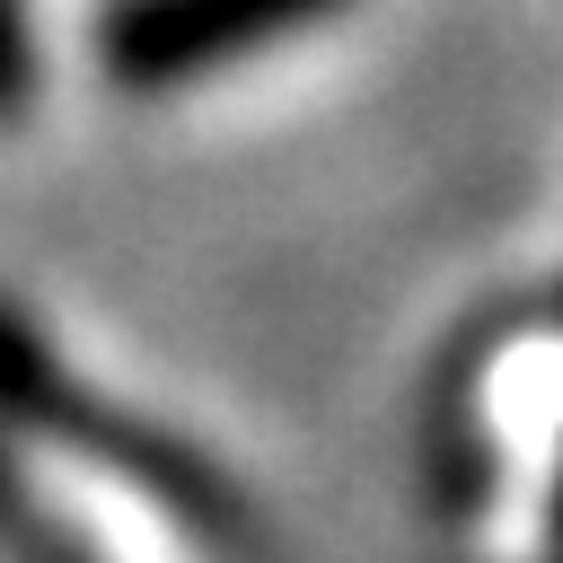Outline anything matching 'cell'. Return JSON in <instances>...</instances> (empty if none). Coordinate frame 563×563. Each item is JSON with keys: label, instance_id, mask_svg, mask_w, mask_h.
<instances>
[{"label": "cell", "instance_id": "obj_2", "mask_svg": "<svg viewBox=\"0 0 563 563\" xmlns=\"http://www.w3.org/2000/svg\"><path fill=\"white\" fill-rule=\"evenodd\" d=\"M343 9L352 0H106L97 70L132 97H167V88H194V79H211L264 44H290Z\"/></svg>", "mask_w": 563, "mask_h": 563}, {"label": "cell", "instance_id": "obj_4", "mask_svg": "<svg viewBox=\"0 0 563 563\" xmlns=\"http://www.w3.org/2000/svg\"><path fill=\"white\" fill-rule=\"evenodd\" d=\"M35 97V9L0 0V123H18Z\"/></svg>", "mask_w": 563, "mask_h": 563}, {"label": "cell", "instance_id": "obj_5", "mask_svg": "<svg viewBox=\"0 0 563 563\" xmlns=\"http://www.w3.org/2000/svg\"><path fill=\"white\" fill-rule=\"evenodd\" d=\"M545 545L563 554V449H554V475H545Z\"/></svg>", "mask_w": 563, "mask_h": 563}, {"label": "cell", "instance_id": "obj_3", "mask_svg": "<svg viewBox=\"0 0 563 563\" xmlns=\"http://www.w3.org/2000/svg\"><path fill=\"white\" fill-rule=\"evenodd\" d=\"M0 537H9V545H44V554H88L79 528H62V519H44V510L26 501V475L9 466V449H0Z\"/></svg>", "mask_w": 563, "mask_h": 563}, {"label": "cell", "instance_id": "obj_1", "mask_svg": "<svg viewBox=\"0 0 563 563\" xmlns=\"http://www.w3.org/2000/svg\"><path fill=\"white\" fill-rule=\"evenodd\" d=\"M0 431H26V440H44V449H70L79 466L132 484V493H141L158 519H176L185 537H211V545H255V537H264L255 510H246V493H238L194 440H176V431L150 422L141 405L88 387V378L44 343V325H35L18 299H0Z\"/></svg>", "mask_w": 563, "mask_h": 563}]
</instances>
